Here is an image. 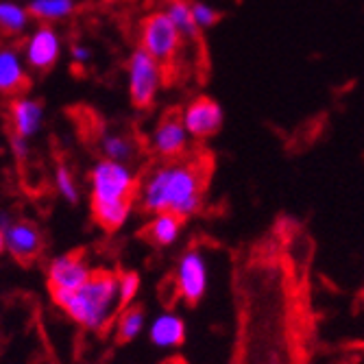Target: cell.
I'll use <instances>...</instances> for the list:
<instances>
[{
	"instance_id": "21",
	"label": "cell",
	"mask_w": 364,
	"mask_h": 364,
	"mask_svg": "<svg viewBox=\"0 0 364 364\" xmlns=\"http://www.w3.org/2000/svg\"><path fill=\"white\" fill-rule=\"evenodd\" d=\"M53 181H55V190L59 192V196L63 198L65 203H70V205H77L79 203V198H81L79 183H77L73 171L65 166V164H57Z\"/></svg>"
},
{
	"instance_id": "1",
	"label": "cell",
	"mask_w": 364,
	"mask_h": 364,
	"mask_svg": "<svg viewBox=\"0 0 364 364\" xmlns=\"http://www.w3.org/2000/svg\"><path fill=\"white\" fill-rule=\"evenodd\" d=\"M210 186L208 157L161 159L142 179L138 190V205L144 214L173 212L183 220L203 210Z\"/></svg>"
},
{
	"instance_id": "24",
	"label": "cell",
	"mask_w": 364,
	"mask_h": 364,
	"mask_svg": "<svg viewBox=\"0 0 364 364\" xmlns=\"http://www.w3.org/2000/svg\"><path fill=\"white\" fill-rule=\"evenodd\" d=\"M11 151L18 159H26L28 153H31V146H28V140L26 138H20V136H11Z\"/></svg>"
},
{
	"instance_id": "13",
	"label": "cell",
	"mask_w": 364,
	"mask_h": 364,
	"mask_svg": "<svg viewBox=\"0 0 364 364\" xmlns=\"http://www.w3.org/2000/svg\"><path fill=\"white\" fill-rule=\"evenodd\" d=\"M28 87L26 61L16 48H0V94L18 96Z\"/></svg>"
},
{
	"instance_id": "11",
	"label": "cell",
	"mask_w": 364,
	"mask_h": 364,
	"mask_svg": "<svg viewBox=\"0 0 364 364\" xmlns=\"http://www.w3.org/2000/svg\"><path fill=\"white\" fill-rule=\"evenodd\" d=\"M5 240H7V253L20 264H31L33 259H38L44 249L42 231L38 229L36 223L24 218H14L5 227Z\"/></svg>"
},
{
	"instance_id": "2",
	"label": "cell",
	"mask_w": 364,
	"mask_h": 364,
	"mask_svg": "<svg viewBox=\"0 0 364 364\" xmlns=\"http://www.w3.org/2000/svg\"><path fill=\"white\" fill-rule=\"evenodd\" d=\"M87 183L94 223L109 234L122 229L138 203L140 177L134 166L103 157L90 168Z\"/></svg>"
},
{
	"instance_id": "19",
	"label": "cell",
	"mask_w": 364,
	"mask_h": 364,
	"mask_svg": "<svg viewBox=\"0 0 364 364\" xmlns=\"http://www.w3.org/2000/svg\"><path fill=\"white\" fill-rule=\"evenodd\" d=\"M164 9H166V14L173 18L175 26L179 28L186 42H198V38H201V28H198L194 22L190 0H168V3L164 5Z\"/></svg>"
},
{
	"instance_id": "23",
	"label": "cell",
	"mask_w": 364,
	"mask_h": 364,
	"mask_svg": "<svg viewBox=\"0 0 364 364\" xmlns=\"http://www.w3.org/2000/svg\"><path fill=\"white\" fill-rule=\"evenodd\" d=\"M192 16L201 31H210L220 22V11L210 3H203V0H192Z\"/></svg>"
},
{
	"instance_id": "7",
	"label": "cell",
	"mask_w": 364,
	"mask_h": 364,
	"mask_svg": "<svg viewBox=\"0 0 364 364\" xmlns=\"http://www.w3.org/2000/svg\"><path fill=\"white\" fill-rule=\"evenodd\" d=\"M181 118H183L188 134L194 140L214 138L223 129V122H225V114H223L220 103L214 101V98L208 94L194 96L192 101L181 109Z\"/></svg>"
},
{
	"instance_id": "8",
	"label": "cell",
	"mask_w": 364,
	"mask_h": 364,
	"mask_svg": "<svg viewBox=\"0 0 364 364\" xmlns=\"http://www.w3.org/2000/svg\"><path fill=\"white\" fill-rule=\"evenodd\" d=\"M175 286L179 296L188 306H194L203 299L208 290V262L198 249H188L179 257L175 271Z\"/></svg>"
},
{
	"instance_id": "14",
	"label": "cell",
	"mask_w": 364,
	"mask_h": 364,
	"mask_svg": "<svg viewBox=\"0 0 364 364\" xmlns=\"http://www.w3.org/2000/svg\"><path fill=\"white\" fill-rule=\"evenodd\" d=\"M149 338L159 349H175L186 341V323L175 312H164L151 323Z\"/></svg>"
},
{
	"instance_id": "18",
	"label": "cell",
	"mask_w": 364,
	"mask_h": 364,
	"mask_svg": "<svg viewBox=\"0 0 364 364\" xmlns=\"http://www.w3.org/2000/svg\"><path fill=\"white\" fill-rule=\"evenodd\" d=\"M77 9V0H33L28 3V11L33 20L55 24L70 18Z\"/></svg>"
},
{
	"instance_id": "4",
	"label": "cell",
	"mask_w": 364,
	"mask_h": 364,
	"mask_svg": "<svg viewBox=\"0 0 364 364\" xmlns=\"http://www.w3.org/2000/svg\"><path fill=\"white\" fill-rule=\"evenodd\" d=\"M166 81V65L159 63L144 48H136L127 61V92L136 109L146 112L155 105Z\"/></svg>"
},
{
	"instance_id": "20",
	"label": "cell",
	"mask_w": 364,
	"mask_h": 364,
	"mask_svg": "<svg viewBox=\"0 0 364 364\" xmlns=\"http://www.w3.org/2000/svg\"><path fill=\"white\" fill-rule=\"evenodd\" d=\"M146 325V314L138 306H127L118 312L116 318V341L118 343H131L136 341Z\"/></svg>"
},
{
	"instance_id": "25",
	"label": "cell",
	"mask_w": 364,
	"mask_h": 364,
	"mask_svg": "<svg viewBox=\"0 0 364 364\" xmlns=\"http://www.w3.org/2000/svg\"><path fill=\"white\" fill-rule=\"evenodd\" d=\"M70 55H73V61H77V63H87L92 59V50L85 44H73Z\"/></svg>"
},
{
	"instance_id": "27",
	"label": "cell",
	"mask_w": 364,
	"mask_h": 364,
	"mask_svg": "<svg viewBox=\"0 0 364 364\" xmlns=\"http://www.w3.org/2000/svg\"><path fill=\"white\" fill-rule=\"evenodd\" d=\"M22 3H33V0H22Z\"/></svg>"
},
{
	"instance_id": "3",
	"label": "cell",
	"mask_w": 364,
	"mask_h": 364,
	"mask_svg": "<svg viewBox=\"0 0 364 364\" xmlns=\"http://www.w3.org/2000/svg\"><path fill=\"white\" fill-rule=\"evenodd\" d=\"M50 299L83 329L103 332L120 312L118 273L94 271L75 292H53Z\"/></svg>"
},
{
	"instance_id": "10",
	"label": "cell",
	"mask_w": 364,
	"mask_h": 364,
	"mask_svg": "<svg viewBox=\"0 0 364 364\" xmlns=\"http://www.w3.org/2000/svg\"><path fill=\"white\" fill-rule=\"evenodd\" d=\"M94 271L90 269V264L85 259L83 251H70L57 255L48 264V290L53 292H75L81 288Z\"/></svg>"
},
{
	"instance_id": "6",
	"label": "cell",
	"mask_w": 364,
	"mask_h": 364,
	"mask_svg": "<svg viewBox=\"0 0 364 364\" xmlns=\"http://www.w3.org/2000/svg\"><path fill=\"white\" fill-rule=\"evenodd\" d=\"M61 48H63V44H61V36L57 33V28L53 24L40 22L28 33L22 57L31 70L46 73L59 61Z\"/></svg>"
},
{
	"instance_id": "12",
	"label": "cell",
	"mask_w": 364,
	"mask_h": 364,
	"mask_svg": "<svg viewBox=\"0 0 364 364\" xmlns=\"http://www.w3.org/2000/svg\"><path fill=\"white\" fill-rule=\"evenodd\" d=\"M44 124V105L38 98L18 94L14 96V101L9 103V127L11 136H20L31 140L33 136H38Z\"/></svg>"
},
{
	"instance_id": "5",
	"label": "cell",
	"mask_w": 364,
	"mask_h": 364,
	"mask_svg": "<svg viewBox=\"0 0 364 364\" xmlns=\"http://www.w3.org/2000/svg\"><path fill=\"white\" fill-rule=\"evenodd\" d=\"M140 48L153 55L159 63L166 65V70L179 59V53L186 44L179 28L175 26L173 18L166 9L151 11L140 22Z\"/></svg>"
},
{
	"instance_id": "26",
	"label": "cell",
	"mask_w": 364,
	"mask_h": 364,
	"mask_svg": "<svg viewBox=\"0 0 364 364\" xmlns=\"http://www.w3.org/2000/svg\"><path fill=\"white\" fill-rule=\"evenodd\" d=\"M7 251V240H5V229L0 227V255Z\"/></svg>"
},
{
	"instance_id": "16",
	"label": "cell",
	"mask_w": 364,
	"mask_h": 364,
	"mask_svg": "<svg viewBox=\"0 0 364 364\" xmlns=\"http://www.w3.org/2000/svg\"><path fill=\"white\" fill-rule=\"evenodd\" d=\"M98 149H101L103 157L124 164H134L136 155L140 153V144L124 131H103L98 138Z\"/></svg>"
},
{
	"instance_id": "9",
	"label": "cell",
	"mask_w": 364,
	"mask_h": 364,
	"mask_svg": "<svg viewBox=\"0 0 364 364\" xmlns=\"http://www.w3.org/2000/svg\"><path fill=\"white\" fill-rule=\"evenodd\" d=\"M190 138L192 136L188 134L181 114L171 112L155 124V129L151 131L149 144L159 159H177L188 155Z\"/></svg>"
},
{
	"instance_id": "22",
	"label": "cell",
	"mask_w": 364,
	"mask_h": 364,
	"mask_svg": "<svg viewBox=\"0 0 364 364\" xmlns=\"http://www.w3.org/2000/svg\"><path fill=\"white\" fill-rule=\"evenodd\" d=\"M140 275L134 271H124L118 273V296H120V310L134 304V299H138V292H140Z\"/></svg>"
},
{
	"instance_id": "17",
	"label": "cell",
	"mask_w": 364,
	"mask_h": 364,
	"mask_svg": "<svg viewBox=\"0 0 364 364\" xmlns=\"http://www.w3.org/2000/svg\"><path fill=\"white\" fill-rule=\"evenodd\" d=\"M33 16L28 5L24 7L22 0H0V33L7 38H18L28 28Z\"/></svg>"
},
{
	"instance_id": "15",
	"label": "cell",
	"mask_w": 364,
	"mask_h": 364,
	"mask_svg": "<svg viewBox=\"0 0 364 364\" xmlns=\"http://www.w3.org/2000/svg\"><path fill=\"white\" fill-rule=\"evenodd\" d=\"M183 218L173 212H157L151 214L146 227H144V238L155 247H171L179 240L183 231Z\"/></svg>"
}]
</instances>
